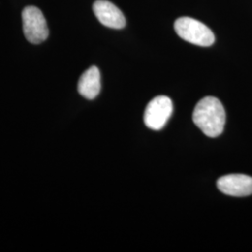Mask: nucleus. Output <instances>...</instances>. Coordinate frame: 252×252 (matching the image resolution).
<instances>
[{"label": "nucleus", "mask_w": 252, "mask_h": 252, "mask_svg": "<svg viewBox=\"0 0 252 252\" xmlns=\"http://www.w3.org/2000/svg\"><path fill=\"white\" fill-rule=\"evenodd\" d=\"M101 90V76L96 66H91L81 75L78 83L80 94L87 99H94Z\"/></svg>", "instance_id": "obj_7"}, {"label": "nucleus", "mask_w": 252, "mask_h": 252, "mask_svg": "<svg viewBox=\"0 0 252 252\" xmlns=\"http://www.w3.org/2000/svg\"><path fill=\"white\" fill-rule=\"evenodd\" d=\"M24 34L32 44H40L49 36V28L42 11L34 6L26 7L22 12Z\"/></svg>", "instance_id": "obj_3"}, {"label": "nucleus", "mask_w": 252, "mask_h": 252, "mask_svg": "<svg viewBox=\"0 0 252 252\" xmlns=\"http://www.w3.org/2000/svg\"><path fill=\"white\" fill-rule=\"evenodd\" d=\"M173 112V104L169 97L160 95L153 98L145 109L144 123L153 130H161L166 125Z\"/></svg>", "instance_id": "obj_4"}, {"label": "nucleus", "mask_w": 252, "mask_h": 252, "mask_svg": "<svg viewBox=\"0 0 252 252\" xmlns=\"http://www.w3.org/2000/svg\"><path fill=\"white\" fill-rule=\"evenodd\" d=\"M93 9L96 18L103 26L113 29H122L126 27V17L124 13L108 0L95 1Z\"/></svg>", "instance_id": "obj_6"}, {"label": "nucleus", "mask_w": 252, "mask_h": 252, "mask_svg": "<svg viewBox=\"0 0 252 252\" xmlns=\"http://www.w3.org/2000/svg\"><path fill=\"white\" fill-rule=\"evenodd\" d=\"M192 120L194 125L209 137L221 135L225 126L226 114L220 101L207 96L200 100L193 110Z\"/></svg>", "instance_id": "obj_1"}, {"label": "nucleus", "mask_w": 252, "mask_h": 252, "mask_svg": "<svg viewBox=\"0 0 252 252\" xmlns=\"http://www.w3.org/2000/svg\"><path fill=\"white\" fill-rule=\"evenodd\" d=\"M218 189L227 195L243 197L252 194V178L243 174H231L220 178Z\"/></svg>", "instance_id": "obj_5"}, {"label": "nucleus", "mask_w": 252, "mask_h": 252, "mask_svg": "<svg viewBox=\"0 0 252 252\" xmlns=\"http://www.w3.org/2000/svg\"><path fill=\"white\" fill-rule=\"evenodd\" d=\"M174 27L182 39L194 45L208 47L215 41V36L210 28L195 19L181 17L175 22Z\"/></svg>", "instance_id": "obj_2"}]
</instances>
